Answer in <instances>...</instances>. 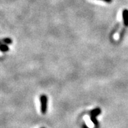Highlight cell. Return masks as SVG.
<instances>
[{"label":"cell","instance_id":"cell-1","mask_svg":"<svg viewBox=\"0 0 128 128\" xmlns=\"http://www.w3.org/2000/svg\"><path fill=\"white\" fill-rule=\"evenodd\" d=\"M40 102H41V112L42 114H46L48 106V98L46 95H42L40 97Z\"/></svg>","mask_w":128,"mask_h":128},{"label":"cell","instance_id":"cell-2","mask_svg":"<svg viewBox=\"0 0 128 128\" xmlns=\"http://www.w3.org/2000/svg\"><path fill=\"white\" fill-rule=\"evenodd\" d=\"M101 112V110L99 108H96V109H94V110H92L91 112V120H92V122L94 123H97V120L96 119V117L98 115H99Z\"/></svg>","mask_w":128,"mask_h":128},{"label":"cell","instance_id":"cell-3","mask_svg":"<svg viewBox=\"0 0 128 128\" xmlns=\"http://www.w3.org/2000/svg\"><path fill=\"white\" fill-rule=\"evenodd\" d=\"M122 17H123L124 25L126 27H128V10L124 9L122 12Z\"/></svg>","mask_w":128,"mask_h":128},{"label":"cell","instance_id":"cell-4","mask_svg":"<svg viewBox=\"0 0 128 128\" xmlns=\"http://www.w3.org/2000/svg\"><path fill=\"white\" fill-rule=\"evenodd\" d=\"M9 50V48L7 44H1L0 45V51L2 52H6Z\"/></svg>","mask_w":128,"mask_h":128},{"label":"cell","instance_id":"cell-5","mask_svg":"<svg viewBox=\"0 0 128 128\" xmlns=\"http://www.w3.org/2000/svg\"><path fill=\"white\" fill-rule=\"evenodd\" d=\"M3 42L5 44H10L12 43V40L10 38H5L3 39Z\"/></svg>","mask_w":128,"mask_h":128},{"label":"cell","instance_id":"cell-6","mask_svg":"<svg viewBox=\"0 0 128 128\" xmlns=\"http://www.w3.org/2000/svg\"><path fill=\"white\" fill-rule=\"evenodd\" d=\"M101 1H103V2H107V3H111L112 2V0H101Z\"/></svg>","mask_w":128,"mask_h":128}]
</instances>
